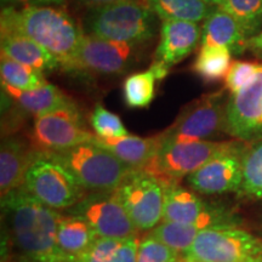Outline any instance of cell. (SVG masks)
Wrapping results in <instances>:
<instances>
[{
	"label": "cell",
	"mask_w": 262,
	"mask_h": 262,
	"mask_svg": "<svg viewBox=\"0 0 262 262\" xmlns=\"http://www.w3.org/2000/svg\"><path fill=\"white\" fill-rule=\"evenodd\" d=\"M2 54L45 73L61 67L57 58L22 33L2 29Z\"/></svg>",
	"instance_id": "44dd1931"
},
{
	"label": "cell",
	"mask_w": 262,
	"mask_h": 262,
	"mask_svg": "<svg viewBox=\"0 0 262 262\" xmlns=\"http://www.w3.org/2000/svg\"><path fill=\"white\" fill-rule=\"evenodd\" d=\"M179 257H181V254L165 245L150 233L140 239L137 262H173Z\"/></svg>",
	"instance_id": "1f68e13d"
},
{
	"label": "cell",
	"mask_w": 262,
	"mask_h": 262,
	"mask_svg": "<svg viewBox=\"0 0 262 262\" xmlns=\"http://www.w3.org/2000/svg\"><path fill=\"white\" fill-rule=\"evenodd\" d=\"M239 193L255 199H262V139L250 143L245 149L243 180Z\"/></svg>",
	"instance_id": "83f0119b"
},
{
	"label": "cell",
	"mask_w": 262,
	"mask_h": 262,
	"mask_svg": "<svg viewBox=\"0 0 262 262\" xmlns=\"http://www.w3.org/2000/svg\"><path fill=\"white\" fill-rule=\"evenodd\" d=\"M24 186L39 202L55 210L73 208L88 194L70 170L44 152L28 169Z\"/></svg>",
	"instance_id": "ba28073f"
},
{
	"label": "cell",
	"mask_w": 262,
	"mask_h": 262,
	"mask_svg": "<svg viewBox=\"0 0 262 262\" xmlns=\"http://www.w3.org/2000/svg\"><path fill=\"white\" fill-rule=\"evenodd\" d=\"M2 208L22 254L35 262L67 261L57 245L60 212L39 202L25 186L2 196Z\"/></svg>",
	"instance_id": "6da1fadb"
},
{
	"label": "cell",
	"mask_w": 262,
	"mask_h": 262,
	"mask_svg": "<svg viewBox=\"0 0 262 262\" xmlns=\"http://www.w3.org/2000/svg\"><path fill=\"white\" fill-rule=\"evenodd\" d=\"M2 86L3 94L21 112L34 116V118L77 106L74 101L68 95H66L60 88L49 83L39 89L31 91L18 90L5 84H2Z\"/></svg>",
	"instance_id": "ac0fdd59"
},
{
	"label": "cell",
	"mask_w": 262,
	"mask_h": 262,
	"mask_svg": "<svg viewBox=\"0 0 262 262\" xmlns=\"http://www.w3.org/2000/svg\"><path fill=\"white\" fill-rule=\"evenodd\" d=\"M248 35L241 24L231 14L216 6L202 26L201 45H220L233 55L247 50Z\"/></svg>",
	"instance_id": "d6986e66"
},
{
	"label": "cell",
	"mask_w": 262,
	"mask_h": 262,
	"mask_svg": "<svg viewBox=\"0 0 262 262\" xmlns=\"http://www.w3.org/2000/svg\"><path fill=\"white\" fill-rule=\"evenodd\" d=\"M162 135V134H160ZM248 143L232 141H188L171 142L164 141L146 171L158 178L164 185H175L185 176H189L210 160L233 152Z\"/></svg>",
	"instance_id": "5b68a950"
},
{
	"label": "cell",
	"mask_w": 262,
	"mask_h": 262,
	"mask_svg": "<svg viewBox=\"0 0 262 262\" xmlns=\"http://www.w3.org/2000/svg\"><path fill=\"white\" fill-rule=\"evenodd\" d=\"M141 47L142 45L107 40L84 33L74 72L100 75L123 74L135 64Z\"/></svg>",
	"instance_id": "7c38bea8"
},
{
	"label": "cell",
	"mask_w": 262,
	"mask_h": 262,
	"mask_svg": "<svg viewBox=\"0 0 262 262\" xmlns=\"http://www.w3.org/2000/svg\"><path fill=\"white\" fill-rule=\"evenodd\" d=\"M220 8L237 19L248 38L260 33L262 28V0H224Z\"/></svg>",
	"instance_id": "f546056e"
},
{
	"label": "cell",
	"mask_w": 262,
	"mask_h": 262,
	"mask_svg": "<svg viewBox=\"0 0 262 262\" xmlns=\"http://www.w3.org/2000/svg\"><path fill=\"white\" fill-rule=\"evenodd\" d=\"M157 18L145 0H125L88 10L83 32L107 40L143 47L156 37Z\"/></svg>",
	"instance_id": "3957f363"
},
{
	"label": "cell",
	"mask_w": 262,
	"mask_h": 262,
	"mask_svg": "<svg viewBox=\"0 0 262 262\" xmlns=\"http://www.w3.org/2000/svg\"><path fill=\"white\" fill-rule=\"evenodd\" d=\"M202 229L201 226L196 225L162 221L158 226L150 229L149 233L182 255L193 244L196 235L199 234Z\"/></svg>",
	"instance_id": "f1b7e54d"
},
{
	"label": "cell",
	"mask_w": 262,
	"mask_h": 262,
	"mask_svg": "<svg viewBox=\"0 0 262 262\" xmlns=\"http://www.w3.org/2000/svg\"><path fill=\"white\" fill-rule=\"evenodd\" d=\"M227 101L225 89L192 101L182 108L175 122L163 131V140L171 142L205 141L226 134Z\"/></svg>",
	"instance_id": "52a82bcc"
},
{
	"label": "cell",
	"mask_w": 262,
	"mask_h": 262,
	"mask_svg": "<svg viewBox=\"0 0 262 262\" xmlns=\"http://www.w3.org/2000/svg\"><path fill=\"white\" fill-rule=\"evenodd\" d=\"M97 237L91 226L80 216L70 214L61 215L58 219L57 245L67 256V261L85 253Z\"/></svg>",
	"instance_id": "603a6c76"
},
{
	"label": "cell",
	"mask_w": 262,
	"mask_h": 262,
	"mask_svg": "<svg viewBox=\"0 0 262 262\" xmlns=\"http://www.w3.org/2000/svg\"><path fill=\"white\" fill-rule=\"evenodd\" d=\"M0 27L27 35L51 52L64 71L74 72L84 32L66 10L55 5H28L19 10L4 6Z\"/></svg>",
	"instance_id": "7a4b0ae2"
},
{
	"label": "cell",
	"mask_w": 262,
	"mask_h": 262,
	"mask_svg": "<svg viewBox=\"0 0 262 262\" xmlns=\"http://www.w3.org/2000/svg\"><path fill=\"white\" fill-rule=\"evenodd\" d=\"M226 134L245 143L262 139V64L250 83L228 96Z\"/></svg>",
	"instance_id": "4fadbf2b"
},
{
	"label": "cell",
	"mask_w": 262,
	"mask_h": 262,
	"mask_svg": "<svg viewBox=\"0 0 262 262\" xmlns=\"http://www.w3.org/2000/svg\"><path fill=\"white\" fill-rule=\"evenodd\" d=\"M156 74L153 71L130 74L123 83V100L129 108H146L155 98Z\"/></svg>",
	"instance_id": "4316f807"
},
{
	"label": "cell",
	"mask_w": 262,
	"mask_h": 262,
	"mask_svg": "<svg viewBox=\"0 0 262 262\" xmlns=\"http://www.w3.org/2000/svg\"><path fill=\"white\" fill-rule=\"evenodd\" d=\"M32 145L18 136L8 135L0 148V193L5 196L25 185L26 173L33 163L41 156Z\"/></svg>",
	"instance_id": "2e32d148"
},
{
	"label": "cell",
	"mask_w": 262,
	"mask_h": 262,
	"mask_svg": "<svg viewBox=\"0 0 262 262\" xmlns=\"http://www.w3.org/2000/svg\"><path fill=\"white\" fill-rule=\"evenodd\" d=\"M90 124L95 135L101 139H117L129 135L120 118L106 110L102 104L95 106L90 117Z\"/></svg>",
	"instance_id": "4dcf8cb0"
},
{
	"label": "cell",
	"mask_w": 262,
	"mask_h": 262,
	"mask_svg": "<svg viewBox=\"0 0 262 262\" xmlns=\"http://www.w3.org/2000/svg\"><path fill=\"white\" fill-rule=\"evenodd\" d=\"M163 221L196 225L202 228L234 224L231 214L215 208L179 183L165 186Z\"/></svg>",
	"instance_id": "5bb4252c"
},
{
	"label": "cell",
	"mask_w": 262,
	"mask_h": 262,
	"mask_svg": "<svg viewBox=\"0 0 262 262\" xmlns=\"http://www.w3.org/2000/svg\"><path fill=\"white\" fill-rule=\"evenodd\" d=\"M232 52L220 45H202L192 70L203 80L212 83L226 78L232 64Z\"/></svg>",
	"instance_id": "d4e9b609"
},
{
	"label": "cell",
	"mask_w": 262,
	"mask_h": 262,
	"mask_svg": "<svg viewBox=\"0 0 262 262\" xmlns=\"http://www.w3.org/2000/svg\"><path fill=\"white\" fill-rule=\"evenodd\" d=\"M78 4L81 6H85L88 10L100 8V6H106L111 4H116L119 2H125V0H75Z\"/></svg>",
	"instance_id": "d590c367"
},
{
	"label": "cell",
	"mask_w": 262,
	"mask_h": 262,
	"mask_svg": "<svg viewBox=\"0 0 262 262\" xmlns=\"http://www.w3.org/2000/svg\"><path fill=\"white\" fill-rule=\"evenodd\" d=\"M204 2L209 3V4H211V5H214V6H220L222 4V2H224V0H204Z\"/></svg>",
	"instance_id": "74e56055"
},
{
	"label": "cell",
	"mask_w": 262,
	"mask_h": 262,
	"mask_svg": "<svg viewBox=\"0 0 262 262\" xmlns=\"http://www.w3.org/2000/svg\"><path fill=\"white\" fill-rule=\"evenodd\" d=\"M95 141L103 148L112 152L118 159L134 170H143L149 165L162 146V135L152 137H137L127 135L117 139H101Z\"/></svg>",
	"instance_id": "ffe728a7"
},
{
	"label": "cell",
	"mask_w": 262,
	"mask_h": 262,
	"mask_svg": "<svg viewBox=\"0 0 262 262\" xmlns=\"http://www.w3.org/2000/svg\"><path fill=\"white\" fill-rule=\"evenodd\" d=\"M261 64L248 61H233L225 78L226 89L234 94L250 83L256 75Z\"/></svg>",
	"instance_id": "d6a6232c"
},
{
	"label": "cell",
	"mask_w": 262,
	"mask_h": 262,
	"mask_svg": "<svg viewBox=\"0 0 262 262\" xmlns=\"http://www.w3.org/2000/svg\"><path fill=\"white\" fill-rule=\"evenodd\" d=\"M0 73L2 84L18 90L31 91L48 84L44 72L11 60L4 54L0 58Z\"/></svg>",
	"instance_id": "484cf974"
},
{
	"label": "cell",
	"mask_w": 262,
	"mask_h": 262,
	"mask_svg": "<svg viewBox=\"0 0 262 262\" xmlns=\"http://www.w3.org/2000/svg\"><path fill=\"white\" fill-rule=\"evenodd\" d=\"M173 262H187V261H186V260H185V258H183V257H182V255H181V257H179V258H178V260H176V261H173Z\"/></svg>",
	"instance_id": "f35d334b"
},
{
	"label": "cell",
	"mask_w": 262,
	"mask_h": 262,
	"mask_svg": "<svg viewBox=\"0 0 262 262\" xmlns=\"http://www.w3.org/2000/svg\"><path fill=\"white\" fill-rule=\"evenodd\" d=\"M262 254V239L237 225L203 228L182 257L187 262H239Z\"/></svg>",
	"instance_id": "8992f818"
},
{
	"label": "cell",
	"mask_w": 262,
	"mask_h": 262,
	"mask_svg": "<svg viewBox=\"0 0 262 262\" xmlns=\"http://www.w3.org/2000/svg\"><path fill=\"white\" fill-rule=\"evenodd\" d=\"M116 192L140 232L150 231L163 221L165 185L157 176L134 170Z\"/></svg>",
	"instance_id": "9c48e42d"
},
{
	"label": "cell",
	"mask_w": 262,
	"mask_h": 262,
	"mask_svg": "<svg viewBox=\"0 0 262 262\" xmlns=\"http://www.w3.org/2000/svg\"><path fill=\"white\" fill-rule=\"evenodd\" d=\"M162 21L199 22L211 14L216 6L204 0H145Z\"/></svg>",
	"instance_id": "cb8c5ba5"
},
{
	"label": "cell",
	"mask_w": 262,
	"mask_h": 262,
	"mask_svg": "<svg viewBox=\"0 0 262 262\" xmlns=\"http://www.w3.org/2000/svg\"><path fill=\"white\" fill-rule=\"evenodd\" d=\"M2 3L6 6L15 5H62L64 0H2Z\"/></svg>",
	"instance_id": "836d02e7"
},
{
	"label": "cell",
	"mask_w": 262,
	"mask_h": 262,
	"mask_svg": "<svg viewBox=\"0 0 262 262\" xmlns=\"http://www.w3.org/2000/svg\"><path fill=\"white\" fill-rule=\"evenodd\" d=\"M70 214L83 217L98 237L129 238L140 232L116 191L91 192L71 208Z\"/></svg>",
	"instance_id": "8fae6325"
},
{
	"label": "cell",
	"mask_w": 262,
	"mask_h": 262,
	"mask_svg": "<svg viewBox=\"0 0 262 262\" xmlns=\"http://www.w3.org/2000/svg\"><path fill=\"white\" fill-rule=\"evenodd\" d=\"M139 235L129 238L97 237L83 254L67 262H137Z\"/></svg>",
	"instance_id": "7402d4cb"
},
{
	"label": "cell",
	"mask_w": 262,
	"mask_h": 262,
	"mask_svg": "<svg viewBox=\"0 0 262 262\" xmlns=\"http://www.w3.org/2000/svg\"><path fill=\"white\" fill-rule=\"evenodd\" d=\"M247 145L210 160L187 176L189 187L202 194L239 192L243 180V156Z\"/></svg>",
	"instance_id": "9a60e30c"
},
{
	"label": "cell",
	"mask_w": 262,
	"mask_h": 262,
	"mask_svg": "<svg viewBox=\"0 0 262 262\" xmlns=\"http://www.w3.org/2000/svg\"><path fill=\"white\" fill-rule=\"evenodd\" d=\"M201 40L202 28L195 22L162 21L155 60L172 67L192 54Z\"/></svg>",
	"instance_id": "e0dca14e"
},
{
	"label": "cell",
	"mask_w": 262,
	"mask_h": 262,
	"mask_svg": "<svg viewBox=\"0 0 262 262\" xmlns=\"http://www.w3.org/2000/svg\"><path fill=\"white\" fill-rule=\"evenodd\" d=\"M239 262H262V254L254 255V256L247 257V258H244V260H242Z\"/></svg>",
	"instance_id": "8d00e7d4"
},
{
	"label": "cell",
	"mask_w": 262,
	"mask_h": 262,
	"mask_svg": "<svg viewBox=\"0 0 262 262\" xmlns=\"http://www.w3.org/2000/svg\"><path fill=\"white\" fill-rule=\"evenodd\" d=\"M247 50H250L257 57L262 58V31L254 37L249 38L247 42Z\"/></svg>",
	"instance_id": "e575fe53"
},
{
	"label": "cell",
	"mask_w": 262,
	"mask_h": 262,
	"mask_svg": "<svg viewBox=\"0 0 262 262\" xmlns=\"http://www.w3.org/2000/svg\"><path fill=\"white\" fill-rule=\"evenodd\" d=\"M79 107L73 106L34 118L29 141L40 152H61L95 139Z\"/></svg>",
	"instance_id": "30bf717a"
},
{
	"label": "cell",
	"mask_w": 262,
	"mask_h": 262,
	"mask_svg": "<svg viewBox=\"0 0 262 262\" xmlns=\"http://www.w3.org/2000/svg\"><path fill=\"white\" fill-rule=\"evenodd\" d=\"M44 153L70 170L88 192L116 191L134 171L95 139L61 152Z\"/></svg>",
	"instance_id": "277c9868"
}]
</instances>
